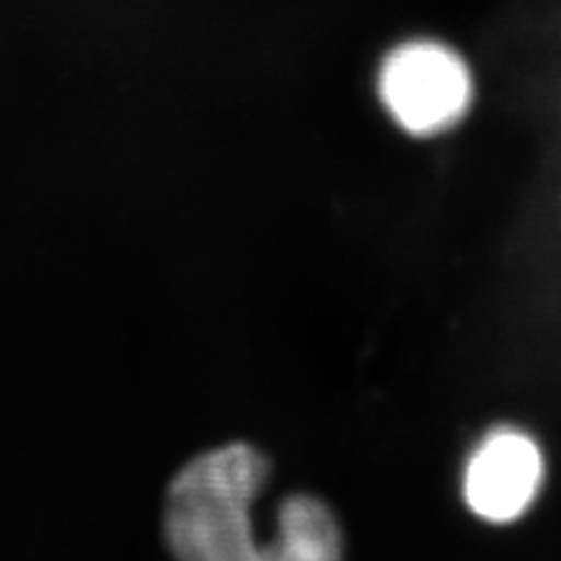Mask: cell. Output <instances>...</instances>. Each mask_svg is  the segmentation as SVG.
Segmentation results:
<instances>
[{"instance_id":"4","label":"cell","mask_w":561,"mask_h":561,"mask_svg":"<svg viewBox=\"0 0 561 561\" xmlns=\"http://www.w3.org/2000/svg\"><path fill=\"white\" fill-rule=\"evenodd\" d=\"M342 554V534L328 507L311 496H290L278 511V538L265 559L330 561Z\"/></svg>"},{"instance_id":"3","label":"cell","mask_w":561,"mask_h":561,"mask_svg":"<svg viewBox=\"0 0 561 561\" xmlns=\"http://www.w3.org/2000/svg\"><path fill=\"white\" fill-rule=\"evenodd\" d=\"M546 461L534 437L496 428L472 449L463 472V496L472 513L491 524L519 519L540 494Z\"/></svg>"},{"instance_id":"2","label":"cell","mask_w":561,"mask_h":561,"mask_svg":"<svg viewBox=\"0 0 561 561\" xmlns=\"http://www.w3.org/2000/svg\"><path fill=\"white\" fill-rule=\"evenodd\" d=\"M379 96L402 129L435 136L468 113L472 76L459 51L445 43L410 41L381 64Z\"/></svg>"},{"instance_id":"1","label":"cell","mask_w":561,"mask_h":561,"mask_svg":"<svg viewBox=\"0 0 561 561\" xmlns=\"http://www.w3.org/2000/svg\"><path fill=\"white\" fill-rule=\"evenodd\" d=\"M270 478V461L249 445L202 454L173 480L167 540L183 559H265L255 546L251 505Z\"/></svg>"}]
</instances>
